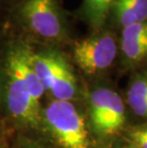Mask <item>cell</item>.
I'll list each match as a JSON object with an SVG mask.
<instances>
[{"label":"cell","mask_w":147,"mask_h":148,"mask_svg":"<svg viewBox=\"0 0 147 148\" xmlns=\"http://www.w3.org/2000/svg\"><path fill=\"white\" fill-rule=\"evenodd\" d=\"M8 12L28 36L45 45L62 42L67 36L66 16L59 0H19Z\"/></svg>","instance_id":"1"},{"label":"cell","mask_w":147,"mask_h":148,"mask_svg":"<svg viewBox=\"0 0 147 148\" xmlns=\"http://www.w3.org/2000/svg\"><path fill=\"white\" fill-rule=\"evenodd\" d=\"M47 124L63 148H89L84 119L70 101L55 100L47 107Z\"/></svg>","instance_id":"2"},{"label":"cell","mask_w":147,"mask_h":148,"mask_svg":"<svg viewBox=\"0 0 147 148\" xmlns=\"http://www.w3.org/2000/svg\"><path fill=\"white\" fill-rule=\"evenodd\" d=\"M118 53L115 37L109 33L98 34L75 42L73 58L84 73L94 75L113 64Z\"/></svg>","instance_id":"3"},{"label":"cell","mask_w":147,"mask_h":148,"mask_svg":"<svg viewBox=\"0 0 147 148\" xmlns=\"http://www.w3.org/2000/svg\"><path fill=\"white\" fill-rule=\"evenodd\" d=\"M90 114L96 132L102 136L117 134L125 122L122 99L109 89H98L91 94Z\"/></svg>","instance_id":"4"},{"label":"cell","mask_w":147,"mask_h":148,"mask_svg":"<svg viewBox=\"0 0 147 148\" xmlns=\"http://www.w3.org/2000/svg\"><path fill=\"white\" fill-rule=\"evenodd\" d=\"M8 75V106L12 116L27 122H34L37 119L38 106L34 103L27 86L19 77L11 72Z\"/></svg>","instance_id":"5"},{"label":"cell","mask_w":147,"mask_h":148,"mask_svg":"<svg viewBox=\"0 0 147 148\" xmlns=\"http://www.w3.org/2000/svg\"><path fill=\"white\" fill-rule=\"evenodd\" d=\"M76 77L65 56L58 52L57 65L51 86L52 95L55 100L70 101L76 95Z\"/></svg>","instance_id":"6"},{"label":"cell","mask_w":147,"mask_h":148,"mask_svg":"<svg viewBox=\"0 0 147 148\" xmlns=\"http://www.w3.org/2000/svg\"><path fill=\"white\" fill-rule=\"evenodd\" d=\"M116 0H83L80 14L91 28L99 30L104 25Z\"/></svg>","instance_id":"7"},{"label":"cell","mask_w":147,"mask_h":148,"mask_svg":"<svg viewBox=\"0 0 147 148\" xmlns=\"http://www.w3.org/2000/svg\"><path fill=\"white\" fill-rule=\"evenodd\" d=\"M128 103L137 116L147 118V77L135 78L127 93Z\"/></svg>","instance_id":"8"},{"label":"cell","mask_w":147,"mask_h":148,"mask_svg":"<svg viewBox=\"0 0 147 148\" xmlns=\"http://www.w3.org/2000/svg\"><path fill=\"white\" fill-rule=\"evenodd\" d=\"M121 50L129 60H142L147 56V40L121 39Z\"/></svg>","instance_id":"9"},{"label":"cell","mask_w":147,"mask_h":148,"mask_svg":"<svg viewBox=\"0 0 147 148\" xmlns=\"http://www.w3.org/2000/svg\"><path fill=\"white\" fill-rule=\"evenodd\" d=\"M111 12H114L118 24L122 27V29L139 22L136 14L131 10L125 0H116Z\"/></svg>","instance_id":"10"},{"label":"cell","mask_w":147,"mask_h":148,"mask_svg":"<svg viewBox=\"0 0 147 148\" xmlns=\"http://www.w3.org/2000/svg\"><path fill=\"white\" fill-rule=\"evenodd\" d=\"M121 39H147V21L137 22L123 29Z\"/></svg>","instance_id":"11"},{"label":"cell","mask_w":147,"mask_h":148,"mask_svg":"<svg viewBox=\"0 0 147 148\" xmlns=\"http://www.w3.org/2000/svg\"><path fill=\"white\" fill-rule=\"evenodd\" d=\"M139 22L147 21V0H125Z\"/></svg>","instance_id":"12"},{"label":"cell","mask_w":147,"mask_h":148,"mask_svg":"<svg viewBox=\"0 0 147 148\" xmlns=\"http://www.w3.org/2000/svg\"><path fill=\"white\" fill-rule=\"evenodd\" d=\"M134 143L139 148H147V135L143 132L142 129H137L130 133Z\"/></svg>","instance_id":"13"},{"label":"cell","mask_w":147,"mask_h":148,"mask_svg":"<svg viewBox=\"0 0 147 148\" xmlns=\"http://www.w3.org/2000/svg\"><path fill=\"white\" fill-rule=\"evenodd\" d=\"M18 1L19 0H0V7L8 11L14 4H16Z\"/></svg>","instance_id":"14"},{"label":"cell","mask_w":147,"mask_h":148,"mask_svg":"<svg viewBox=\"0 0 147 148\" xmlns=\"http://www.w3.org/2000/svg\"><path fill=\"white\" fill-rule=\"evenodd\" d=\"M6 11H7V10H5V9H3V8L0 7V14H1L3 12H6Z\"/></svg>","instance_id":"15"},{"label":"cell","mask_w":147,"mask_h":148,"mask_svg":"<svg viewBox=\"0 0 147 148\" xmlns=\"http://www.w3.org/2000/svg\"><path fill=\"white\" fill-rule=\"evenodd\" d=\"M126 148H139V147L137 145H134V146H130V147H126Z\"/></svg>","instance_id":"16"},{"label":"cell","mask_w":147,"mask_h":148,"mask_svg":"<svg viewBox=\"0 0 147 148\" xmlns=\"http://www.w3.org/2000/svg\"><path fill=\"white\" fill-rule=\"evenodd\" d=\"M142 130H143V132H144V133L147 135V129H142Z\"/></svg>","instance_id":"17"}]
</instances>
